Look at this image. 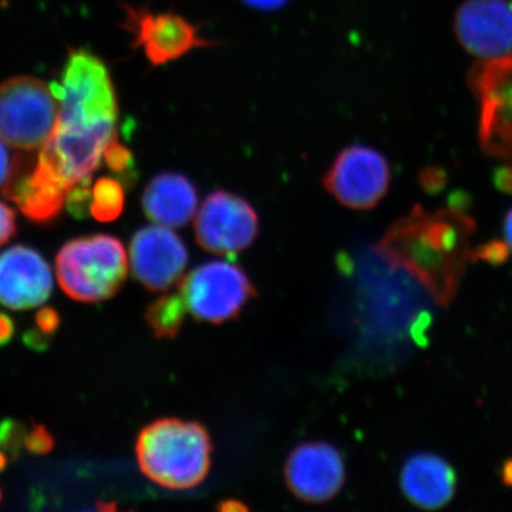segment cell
I'll return each mask as SVG.
<instances>
[{
    "label": "cell",
    "mask_w": 512,
    "mask_h": 512,
    "mask_svg": "<svg viewBox=\"0 0 512 512\" xmlns=\"http://www.w3.org/2000/svg\"><path fill=\"white\" fill-rule=\"evenodd\" d=\"M476 224L458 208L429 214L414 207L394 222L377 249L394 266L416 276L441 306L456 296L467 265L476 261L470 237Z\"/></svg>",
    "instance_id": "1"
},
{
    "label": "cell",
    "mask_w": 512,
    "mask_h": 512,
    "mask_svg": "<svg viewBox=\"0 0 512 512\" xmlns=\"http://www.w3.org/2000/svg\"><path fill=\"white\" fill-rule=\"evenodd\" d=\"M141 473L168 490H190L207 478L211 468L210 434L197 421L160 419L137 437Z\"/></svg>",
    "instance_id": "2"
},
{
    "label": "cell",
    "mask_w": 512,
    "mask_h": 512,
    "mask_svg": "<svg viewBox=\"0 0 512 512\" xmlns=\"http://www.w3.org/2000/svg\"><path fill=\"white\" fill-rule=\"evenodd\" d=\"M60 84L63 97L59 100L57 126L116 136L119 119L116 89L100 57L86 49L70 50Z\"/></svg>",
    "instance_id": "3"
},
{
    "label": "cell",
    "mask_w": 512,
    "mask_h": 512,
    "mask_svg": "<svg viewBox=\"0 0 512 512\" xmlns=\"http://www.w3.org/2000/svg\"><path fill=\"white\" fill-rule=\"evenodd\" d=\"M127 272L126 248L109 234L72 239L56 256L57 281L74 301L96 303L113 298L124 285Z\"/></svg>",
    "instance_id": "4"
},
{
    "label": "cell",
    "mask_w": 512,
    "mask_h": 512,
    "mask_svg": "<svg viewBox=\"0 0 512 512\" xmlns=\"http://www.w3.org/2000/svg\"><path fill=\"white\" fill-rule=\"evenodd\" d=\"M59 120V101L35 77L16 76L0 83V140L19 150L45 144Z\"/></svg>",
    "instance_id": "5"
},
{
    "label": "cell",
    "mask_w": 512,
    "mask_h": 512,
    "mask_svg": "<svg viewBox=\"0 0 512 512\" xmlns=\"http://www.w3.org/2000/svg\"><path fill=\"white\" fill-rule=\"evenodd\" d=\"M468 86L480 107L481 150L490 157L512 160V52L474 64Z\"/></svg>",
    "instance_id": "6"
},
{
    "label": "cell",
    "mask_w": 512,
    "mask_h": 512,
    "mask_svg": "<svg viewBox=\"0 0 512 512\" xmlns=\"http://www.w3.org/2000/svg\"><path fill=\"white\" fill-rule=\"evenodd\" d=\"M180 295L194 319L220 325L237 319L256 291L241 266L212 261L185 276Z\"/></svg>",
    "instance_id": "7"
},
{
    "label": "cell",
    "mask_w": 512,
    "mask_h": 512,
    "mask_svg": "<svg viewBox=\"0 0 512 512\" xmlns=\"http://www.w3.org/2000/svg\"><path fill=\"white\" fill-rule=\"evenodd\" d=\"M194 232L204 251L218 255L239 254L251 247L258 237V214L244 198L228 191H214L198 211Z\"/></svg>",
    "instance_id": "8"
},
{
    "label": "cell",
    "mask_w": 512,
    "mask_h": 512,
    "mask_svg": "<svg viewBox=\"0 0 512 512\" xmlns=\"http://www.w3.org/2000/svg\"><path fill=\"white\" fill-rule=\"evenodd\" d=\"M322 181L339 204L350 210H372L389 190L390 167L379 151L352 146L336 157Z\"/></svg>",
    "instance_id": "9"
},
{
    "label": "cell",
    "mask_w": 512,
    "mask_h": 512,
    "mask_svg": "<svg viewBox=\"0 0 512 512\" xmlns=\"http://www.w3.org/2000/svg\"><path fill=\"white\" fill-rule=\"evenodd\" d=\"M123 28L133 37V47L141 49L153 66H164L200 47L214 46L202 39L197 26L173 12L123 5Z\"/></svg>",
    "instance_id": "10"
},
{
    "label": "cell",
    "mask_w": 512,
    "mask_h": 512,
    "mask_svg": "<svg viewBox=\"0 0 512 512\" xmlns=\"http://www.w3.org/2000/svg\"><path fill=\"white\" fill-rule=\"evenodd\" d=\"M289 490L306 503H326L342 490L346 467L338 448L309 441L293 448L285 463Z\"/></svg>",
    "instance_id": "11"
},
{
    "label": "cell",
    "mask_w": 512,
    "mask_h": 512,
    "mask_svg": "<svg viewBox=\"0 0 512 512\" xmlns=\"http://www.w3.org/2000/svg\"><path fill=\"white\" fill-rule=\"evenodd\" d=\"M134 278L151 292H164L180 281L188 264L183 239L163 225L138 229L130 242Z\"/></svg>",
    "instance_id": "12"
},
{
    "label": "cell",
    "mask_w": 512,
    "mask_h": 512,
    "mask_svg": "<svg viewBox=\"0 0 512 512\" xmlns=\"http://www.w3.org/2000/svg\"><path fill=\"white\" fill-rule=\"evenodd\" d=\"M456 35L461 46L481 60L512 52V3L466 0L457 10Z\"/></svg>",
    "instance_id": "13"
},
{
    "label": "cell",
    "mask_w": 512,
    "mask_h": 512,
    "mask_svg": "<svg viewBox=\"0 0 512 512\" xmlns=\"http://www.w3.org/2000/svg\"><path fill=\"white\" fill-rule=\"evenodd\" d=\"M3 197L15 202L28 220L49 224L62 214L66 187L33 158L13 157L12 171L2 187Z\"/></svg>",
    "instance_id": "14"
},
{
    "label": "cell",
    "mask_w": 512,
    "mask_h": 512,
    "mask_svg": "<svg viewBox=\"0 0 512 512\" xmlns=\"http://www.w3.org/2000/svg\"><path fill=\"white\" fill-rule=\"evenodd\" d=\"M52 289V269L36 249L15 245L0 254V305L13 311L37 308Z\"/></svg>",
    "instance_id": "15"
},
{
    "label": "cell",
    "mask_w": 512,
    "mask_h": 512,
    "mask_svg": "<svg viewBox=\"0 0 512 512\" xmlns=\"http://www.w3.org/2000/svg\"><path fill=\"white\" fill-rule=\"evenodd\" d=\"M400 485L410 503L427 511L440 510L456 495V471L436 454H416L404 464Z\"/></svg>",
    "instance_id": "16"
},
{
    "label": "cell",
    "mask_w": 512,
    "mask_h": 512,
    "mask_svg": "<svg viewBox=\"0 0 512 512\" xmlns=\"http://www.w3.org/2000/svg\"><path fill=\"white\" fill-rule=\"evenodd\" d=\"M197 207V188L183 174H158L143 192V210L148 220L163 227H184L194 217Z\"/></svg>",
    "instance_id": "17"
},
{
    "label": "cell",
    "mask_w": 512,
    "mask_h": 512,
    "mask_svg": "<svg viewBox=\"0 0 512 512\" xmlns=\"http://www.w3.org/2000/svg\"><path fill=\"white\" fill-rule=\"evenodd\" d=\"M185 312L187 306L180 293L164 295L148 305L146 320L157 339L173 340L183 328Z\"/></svg>",
    "instance_id": "18"
},
{
    "label": "cell",
    "mask_w": 512,
    "mask_h": 512,
    "mask_svg": "<svg viewBox=\"0 0 512 512\" xmlns=\"http://www.w3.org/2000/svg\"><path fill=\"white\" fill-rule=\"evenodd\" d=\"M126 192L116 178L101 177L93 185V200L90 214L94 220L111 222L123 214Z\"/></svg>",
    "instance_id": "19"
},
{
    "label": "cell",
    "mask_w": 512,
    "mask_h": 512,
    "mask_svg": "<svg viewBox=\"0 0 512 512\" xmlns=\"http://www.w3.org/2000/svg\"><path fill=\"white\" fill-rule=\"evenodd\" d=\"M103 160L113 173L119 175L124 184H133V181H136L137 173L133 154L116 137L104 150Z\"/></svg>",
    "instance_id": "20"
},
{
    "label": "cell",
    "mask_w": 512,
    "mask_h": 512,
    "mask_svg": "<svg viewBox=\"0 0 512 512\" xmlns=\"http://www.w3.org/2000/svg\"><path fill=\"white\" fill-rule=\"evenodd\" d=\"M93 188L92 178L79 181L67 190L66 207L76 220H84L90 214L92 207Z\"/></svg>",
    "instance_id": "21"
},
{
    "label": "cell",
    "mask_w": 512,
    "mask_h": 512,
    "mask_svg": "<svg viewBox=\"0 0 512 512\" xmlns=\"http://www.w3.org/2000/svg\"><path fill=\"white\" fill-rule=\"evenodd\" d=\"M25 426L19 421L5 420L0 423V448L13 456H18L25 447Z\"/></svg>",
    "instance_id": "22"
},
{
    "label": "cell",
    "mask_w": 512,
    "mask_h": 512,
    "mask_svg": "<svg viewBox=\"0 0 512 512\" xmlns=\"http://www.w3.org/2000/svg\"><path fill=\"white\" fill-rule=\"evenodd\" d=\"M53 447H55V440L42 424H37L29 433H26L25 448L29 453L43 456V454L50 453Z\"/></svg>",
    "instance_id": "23"
},
{
    "label": "cell",
    "mask_w": 512,
    "mask_h": 512,
    "mask_svg": "<svg viewBox=\"0 0 512 512\" xmlns=\"http://www.w3.org/2000/svg\"><path fill=\"white\" fill-rule=\"evenodd\" d=\"M510 252L511 249L507 242L501 241L487 242V244L481 245L480 248L474 249L476 259H483L488 264L494 265L503 264L507 261Z\"/></svg>",
    "instance_id": "24"
},
{
    "label": "cell",
    "mask_w": 512,
    "mask_h": 512,
    "mask_svg": "<svg viewBox=\"0 0 512 512\" xmlns=\"http://www.w3.org/2000/svg\"><path fill=\"white\" fill-rule=\"evenodd\" d=\"M16 231H18V225H16L15 211L0 202V247L15 237Z\"/></svg>",
    "instance_id": "25"
},
{
    "label": "cell",
    "mask_w": 512,
    "mask_h": 512,
    "mask_svg": "<svg viewBox=\"0 0 512 512\" xmlns=\"http://www.w3.org/2000/svg\"><path fill=\"white\" fill-rule=\"evenodd\" d=\"M36 326L42 332L47 333V335H52L60 326L59 313H57L56 309L50 308V306L40 309L36 315Z\"/></svg>",
    "instance_id": "26"
},
{
    "label": "cell",
    "mask_w": 512,
    "mask_h": 512,
    "mask_svg": "<svg viewBox=\"0 0 512 512\" xmlns=\"http://www.w3.org/2000/svg\"><path fill=\"white\" fill-rule=\"evenodd\" d=\"M23 340H25L26 345H28L30 349L39 350V352L46 350L50 342L49 335L42 332L39 328L28 330L25 336H23Z\"/></svg>",
    "instance_id": "27"
},
{
    "label": "cell",
    "mask_w": 512,
    "mask_h": 512,
    "mask_svg": "<svg viewBox=\"0 0 512 512\" xmlns=\"http://www.w3.org/2000/svg\"><path fill=\"white\" fill-rule=\"evenodd\" d=\"M13 158L10 157L8 147L3 140H0V187L8 181L10 171H12Z\"/></svg>",
    "instance_id": "28"
},
{
    "label": "cell",
    "mask_w": 512,
    "mask_h": 512,
    "mask_svg": "<svg viewBox=\"0 0 512 512\" xmlns=\"http://www.w3.org/2000/svg\"><path fill=\"white\" fill-rule=\"evenodd\" d=\"M15 322L6 313L0 312V346L8 345L15 335Z\"/></svg>",
    "instance_id": "29"
},
{
    "label": "cell",
    "mask_w": 512,
    "mask_h": 512,
    "mask_svg": "<svg viewBox=\"0 0 512 512\" xmlns=\"http://www.w3.org/2000/svg\"><path fill=\"white\" fill-rule=\"evenodd\" d=\"M242 2L252 9L264 10V12H274V10L284 8L286 3H288V0H242Z\"/></svg>",
    "instance_id": "30"
},
{
    "label": "cell",
    "mask_w": 512,
    "mask_h": 512,
    "mask_svg": "<svg viewBox=\"0 0 512 512\" xmlns=\"http://www.w3.org/2000/svg\"><path fill=\"white\" fill-rule=\"evenodd\" d=\"M504 234L505 239H507L508 247H510L512 252V208L507 212V215H505Z\"/></svg>",
    "instance_id": "31"
},
{
    "label": "cell",
    "mask_w": 512,
    "mask_h": 512,
    "mask_svg": "<svg viewBox=\"0 0 512 512\" xmlns=\"http://www.w3.org/2000/svg\"><path fill=\"white\" fill-rule=\"evenodd\" d=\"M218 510H221V511H247L248 507H247V505L239 503V501L231 500V501H224V503H222L220 505V507H218Z\"/></svg>",
    "instance_id": "32"
},
{
    "label": "cell",
    "mask_w": 512,
    "mask_h": 512,
    "mask_svg": "<svg viewBox=\"0 0 512 512\" xmlns=\"http://www.w3.org/2000/svg\"><path fill=\"white\" fill-rule=\"evenodd\" d=\"M503 481L505 484L512 487V458L504 464L503 467Z\"/></svg>",
    "instance_id": "33"
},
{
    "label": "cell",
    "mask_w": 512,
    "mask_h": 512,
    "mask_svg": "<svg viewBox=\"0 0 512 512\" xmlns=\"http://www.w3.org/2000/svg\"><path fill=\"white\" fill-rule=\"evenodd\" d=\"M6 464H8V457L5 456V453L0 451V470H3V468L6 467Z\"/></svg>",
    "instance_id": "34"
},
{
    "label": "cell",
    "mask_w": 512,
    "mask_h": 512,
    "mask_svg": "<svg viewBox=\"0 0 512 512\" xmlns=\"http://www.w3.org/2000/svg\"><path fill=\"white\" fill-rule=\"evenodd\" d=\"M0 498H2V494H0Z\"/></svg>",
    "instance_id": "35"
}]
</instances>
